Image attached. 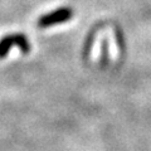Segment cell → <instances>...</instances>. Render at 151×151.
Here are the masks:
<instances>
[{"instance_id":"1","label":"cell","mask_w":151,"mask_h":151,"mask_svg":"<svg viewBox=\"0 0 151 151\" xmlns=\"http://www.w3.org/2000/svg\"><path fill=\"white\" fill-rule=\"evenodd\" d=\"M17 45L23 53L27 54L30 50V44L28 38L22 34V33H15V34H9L0 39V58L6 57L12 47Z\"/></svg>"},{"instance_id":"2","label":"cell","mask_w":151,"mask_h":151,"mask_svg":"<svg viewBox=\"0 0 151 151\" xmlns=\"http://www.w3.org/2000/svg\"><path fill=\"white\" fill-rule=\"evenodd\" d=\"M73 17V9L70 8H58L54 12L48 13L42 15L38 19L37 25L39 28H49L57 24H62V23L68 22Z\"/></svg>"}]
</instances>
